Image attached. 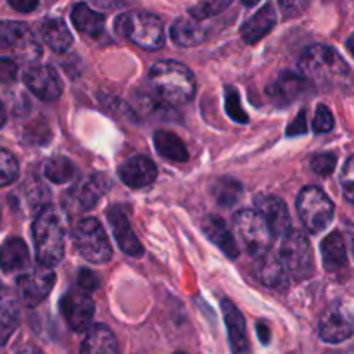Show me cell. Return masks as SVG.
Wrapping results in <instances>:
<instances>
[{
    "mask_svg": "<svg viewBox=\"0 0 354 354\" xmlns=\"http://www.w3.org/2000/svg\"><path fill=\"white\" fill-rule=\"evenodd\" d=\"M149 83L156 99L166 106H183L196 95V78L182 62H156L149 71Z\"/></svg>",
    "mask_w": 354,
    "mask_h": 354,
    "instance_id": "obj_1",
    "label": "cell"
},
{
    "mask_svg": "<svg viewBox=\"0 0 354 354\" xmlns=\"http://www.w3.org/2000/svg\"><path fill=\"white\" fill-rule=\"evenodd\" d=\"M33 242L40 265L54 268L62 261L66 251V227L57 211L45 207L37 214L33 221Z\"/></svg>",
    "mask_w": 354,
    "mask_h": 354,
    "instance_id": "obj_2",
    "label": "cell"
},
{
    "mask_svg": "<svg viewBox=\"0 0 354 354\" xmlns=\"http://www.w3.org/2000/svg\"><path fill=\"white\" fill-rule=\"evenodd\" d=\"M114 31L145 50H158L165 45V24L156 14L124 12L114 21Z\"/></svg>",
    "mask_w": 354,
    "mask_h": 354,
    "instance_id": "obj_3",
    "label": "cell"
},
{
    "mask_svg": "<svg viewBox=\"0 0 354 354\" xmlns=\"http://www.w3.org/2000/svg\"><path fill=\"white\" fill-rule=\"evenodd\" d=\"M301 75L318 82H342L349 76V66L335 48L328 45H310L299 57Z\"/></svg>",
    "mask_w": 354,
    "mask_h": 354,
    "instance_id": "obj_4",
    "label": "cell"
},
{
    "mask_svg": "<svg viewBox=\"0 0 354 354\" xmlns=\"http://www.w3.org/2000/svg\"><path fill=\"white\" fill-rule=\"evenodd\" d=\"M234 230L244 251L252 258H259L270 251L273 241L272 228L259 211H237L234 216Z\"/></svg>",
    "mask_w": 354,
    "mask_h": 354,
    "instance_id": "obj_5",
    "label": "cell"
},
{
    "mask_svg": "<svg viewBox=\"0 0 354 354\" xmlns=\"http://www.w3.org/2000/svg\"><path fill=\"white\" fill-rule=\"evenodd\" d=\"M73 244L76 251L90 263L104 265L113 258L109 239L104 232L102 225L95 218H83L73 227Z\"/></svg>",
    "mask_w": 354,
    "mask_h": 354,
    "instance_id": "obj_6",
    "label": "cell"
},
{
    "mask_svg": "<svg viewBox=\"0 0 354 354\" xmlns=\"http://www.w3.org/2000/svg\"><path fill=\"white\" fill-rule=\"evenodd\" d=\"M297 213L310 234H320L334 218V203L318 187H304L297 196Z\"/></svg>",
    "mask_w": 354,
    "mask_h": 354,
    "instance_id": "obj_7",
    "label": "cell"
},
{
    "mask_svg": "<svg viewBox=\"0 0 354 354\" xmlns=\"http://www.w3.org/2000/svg\"><path fill=\"white\" fill-rule=\"evenodd\" d=\"M280 258H282L289 275H292L294 279L303 280L313 275V249H311L310 241L303 232L292 230L283 235Z\"/></svg>",
    "mask_w": 354,
    "mask_h": 354,
    "instance_id": "obj_8",
    "label": "cell"
},
{
    "mask_svg": "<svg viewBox=\"0 0 354 354\" xmlns=\"http://www.w3.org/2000/svg\"><path fill=\"white\" fill-rule=\"evenodd\" d=\"M111 187V182L102 173H93V175L85 176L78 180L68 192L62 197V206L68 213H85L90 211L100 199L107 189Z\"/></svg>",
    "mask_w": 354,
    "mask_h": 354,
    "instance_id": "obj_9",
    "label": "cell"
},
{
    "mask_svg": "<svg viewBox=\"0 0 354 354\" xmlns=\"http://www.w3.org/2000/svg\"><path fill=\"white\" fill-rule=\"evenodd\" d=\"M0 48H12L26 62H35L41 55L33 31L19 21H0Z\"/></svg>",
    "mask_w": 354,
    "mask_h": 354,
    "instance_id": "obj_10",
    "label": "cell"
},
{
    "mask_svg": "<svg viewBox=\"0 0 354 354\" xmlns=\"http://www.w3.org/2000/svg\"><path fill=\"white\" fill-rule=\"evenodd\" d=\"M61 313L73 332H86L92 327L95 303L83 289H73L61 299Z\"/></svg>",
    "mask_w": 354,
    "mask_h": 354,
    "instance_id": "obj_11",
    "label": "cell"
},
{
    "mask_svg": "<svg viewBox=\"0 0 354 354\" xmlns=\"http://www.w3.org/2000/svg\"><path fill=\"white\" fill-rule=\"evenodd\" d=\"M55 283V273L50 266H44L38 263L37 268L30 270L28 273L17 279V289L19 296L26 306L35 308L50 294L52 287Z\"/></svg>",
    "mask_w": 354,
    "mask_h": 354,
    "instance_id": "obj_12",
    "label": "cell"
},
{
    "mask_svg": "<svg viewBox=\"0 0 354 354\" xmlns=\"http://www.w3.org/2000/svg\"><path fill=\"white\" fill-rule=\"evenodd\" d=\"M318 334L322 341L328 344H341L351 339L354 334V318L351 311L341 303L332 304L322 317Z\"/></svg>",
    "mask_w": 354,
    "mask_h": 354,
    "instance_id": "obj_13",
    "label": "cell"
},
{
    "mask_svg": "<svg viewBox=\"0 0 354 354\" xmlns=\"http://www.w3.org/2000/svg\"><path fill=\"white\" fill-rule=\"evenodd\" d=\"M24 85L40 100L52 102L62 93V80L52 66H30L23 75Z\"/></svg>",
    "mask_w": 354,
    "mask_h": 354,
    "instance_id": "obj_14",
    "label": "cell"
},
{
    "mask_svg": "<svg viewBox=\"0 0 354 354\" xmlns=\"http://www.w3.org/2000/svg\"><path fill=\"white\" fill-rule=\"evenodd\" d=\"M221 311H223V320L227 325L232 354H252L245 320L239 308L230 299H223L221 301Z\"/></svg>",
    "mask_w": 354,
    "mask_h": 354,
    "instance_id": "obj_15",
    "label": "cell"
},
{
    "mask_svg": "<svg viewBox=\"0 0 354 354\" xmlns=\"http://www.w3.org/2000/svg\"><path fill=\"white\" fill-rule=\"evenodd\" d=\"M120 178L124 185L130 189H145V187L152 185L158 176V168L154 162L145 156H131L130 159L123 162L118 169Z\"/></svg>",
    "mask_w": 354,
    "mask_h": 354,
    "instance_id": "obj_16",
    "label": "cell"
},
{
    "mask_svg": "<svg viewBox=\"0 0 354 354\" xmlns=\"http://www.w3.org/2000/svg\"><path fill=\"white\" fill-rule=\"evenodd\" d=\"M107 221H109L111 230H113V235L121 251L124 254L131 256V258H140L144 254V248H142L140 241H138V237L131 230L130 221H128L123 209L118 206L109 207L107 209Z\"/></svg>",
    "mask_w": 354,
    "mask_h": 354,
    "instance_id": "obj_17",
    "label": "cell"
},
{
    "mask_svg": "<svg viewBox=\"0 0 354 354\" xmlns=\"http://www.w3.org/2000/svg\"><path fill=\"white\" fill-rule=\"evenodd\" d=\"M256 211L265 216L272 228L273 237H283L290 228V214L283 199L277 196H258L254 201Z\"/></svg>",
    "mask_w": 354,
    "mask_h": 354,
    "instance_id": "obj_18",
    "label": "cell"
},
{
    "mask_svg": "<svg viewBox=\"0 0 354 354\" xmlns=\"http://www.w3.org/2000/svg\"><path fill=\"white\" fill-rule=\"evenodd\" d=\"M254 275L263 286L270 289H286L289 286V272L283 265L280 254L265 252L254 265Z\"/></svg>",
    "mask_w": 354,
    "mask_h": 354,
    "instance_id": "obj_19",
    "label": "cell"
},
{
    "mask_svg": "<svg viewBox=\"0 0 354 354\" xmlns=\"http://www.w3.org/2000/svg\"><path fill=\"white\" fill-rule=\"evenodd\" d=\"M304 85H306V76L286 71L273 80L272 85L266 88V93L275 104L286 106L294 102L304 92Z\"/></svg>",
    "mask_w": 354,
    "mask_h": 354,
    "instance_id": "obj_20",
    "label": "cell"
},
{
    "mask_svg": "<svg viewBox=\"0 0 354 354\" xmlns=\"http://www.w3.org/2000/svg\"><path fill=\"white\" fill-rule=\"evenodd\" d=\"M21 308L16 294L7 287H0V346H6L19 327Z\"/></svg>",
    "mask_w": 354,
    "mask_h": 354,
    "instance_id": "obj_21",
    "label": "cell"
},
{
    "mask_svg": "<svg viewBox=\"0 0 354 354\" xmlns=\"http://www.w3.org/2000/svg\"><path fill=\"white\" fill-rule=\"evenodd\" d=\"M80 354H121L116 335L106 325H92L85 332Z\"/></svg>",
    "mask_w": 354,
    "mask_h": 354,
    "instance_id": "obj_22",
    "label": "cell"
},
{
    "mask_svg": "<svg viewBox=\"0 0 354 354\" xmlns=\"http://www.w3.org/2000/svg\"><path fill=\"white\" fill-rule=\"evenodd\" d=\"M277 24V12L273 3H265L252 17H249L241 28V35L245 44H258Z\"/></svg>",
    "mask_w": 354,
    "mask_h": 354,
    "instance_id": "obj_23",
    "label": "cell"
},
{
    "mask_svg": "<svg viewBox=\"0 0 354 354\" xmlns=\"http://www.w3.org/2000/svg\"><path fill=\"white\" fill-rule=\"evenodd\" d=\"M203 232L216 248H220L230 259H235L239 256V245L235 237L232 235L230 228L227 227L221 218L218 216H206L203 221Z\"/></svg>",
    "mask_w": 354,
    "mask_h": 354,
    "instance_id": "obj_24",
    "label": "cell"
},
{
    "mask_svg": "<svg viewBox=\"0 0 354 354\" xmlns=\"http://www.w3.org/2000/svg\"><path fill=\"white\" fill-rule=\"evenodd\" d=\"M30 265V251L24 241L12 237L0 245V270L6 273L23 272Z\"/></svg>",
    "mask_w": 354,
    "mask_h": 354,
    "instance_id": "obj_25",
    "label": "cell"
},
{
    "mask_svg": "<svg viewBox=\"0 0 354 354\" xmlns=\"http://www.w3.org/2000/svg\"><path fill=\"white\" fill-rule=\"evenodd\" d=\"M41 40L57 54H64L71 48L73 35L68 30V24L61 17H48L40 24Z\"/></svg>",
    "mask_w": 354,
    "mask_h": 354,
    "instance_id": "obj_26",
    "label": "cell"
},
{
    "mask_svg": "<svg viewBox=\"0 0 354 354\" xmlns=\"http://www.w3.org/2000/svg\"><path fill=\"white\" fill-rule=\"evenodd\" d=\"M171 38L180 47H196L203 44L206 38V30L201 26L199 19L196 17H180L171 26Z\"/></svg>",
    "mask_w": 354,
    "mask_h": 354,
    "instance_id": "obj_27",
    "label": "cell"
},
{
    "mask_svg": "<svg viewBox=\"0 0 354 354\" xmlns=\"http://www.w3.org/2000/svg\"><path fill=\"white\" fill-rule=\"evenodd\" d=\"M71 21L75 24L76 30L83 35L97 38L104 31L106 26V17L104 14L97 12V10L90 9L86 3H76L71 10Z\"/></svg>",
    "mask_w": 354,
    "mask_h": 354,
    "instance_id": "obj_28",
    "label": "cell"
},
{
    "mask_svg": "<svg viewBox=\"0 0 354 354\" xmlns=\"http://www.w3.org/2000/svg\"><path fill=\"white\" fill-rule=\"evenodd\" d=\"M154 147L159 156L173 162L189 161V151L178 135L168 130H158L154 133Z\"/></svg>",
    "mask_w": 354,
    "mask_h": 354,
    "instance_id": "obj_29",
    "label": "cell"
},
{
    "mask_svg": "<svg viewBox=\"0 0 354 354\" xmlns=\"http://www.w3.org/2000/svg\"><path fill=\"white\" fill-rule=\"evenodd\" d=\"M322 258L328 272H337L348 265V251H346L344 239L339 232H332L322 242Z\"/></svg>",
    "mask_w": 354,
    "mask_h": 354,
    "instance_id": "obj_30",
    "label": "cell"
},
{
    "mask_svg": "<svg viewBox=\"0 0 354 354\" xmlns=\"http://www.w3.org/2000/svg\"><path fill=\"white\" fill-rule=\"evenodd\" d=\"M45 176L54 183H66L76 176V168L64 156H55L45 162Z\"/></svg>",
    "mask_w": 354,
    "mask_h": 354,
    "instance_id": "obj_31",
    "label": "cell"
},
{
    "mask_svg": "<svg viewBox=\"0 0 354 354\" xmlns=\"http://www.w3.org/2000/svg\"><path fill=\"white\" fill-rule=\"evenodd\" d=\"M213 196L221 206L230 207L241 199L242 196V185L237 182V180L232 178H221L214 183L213 187Z\"/></svg>",
    "mask_w": 354,
    "mask_h": 354,
    "instance_id": "obj_32",
    "label": "cell"
},
{
    "mask_svg": "<svg viewBox=\"0 0 354 354\" xmlns=\"http://www.w3.org/2000/svg\"><path fill=\"white\" fill-rule=\"evenodd\" d=\"M19 175V162L7 149H0V187H7Z\"/></svg>",
    "mask_w": 354,
    "mask_h": 354,
    "instance_id": "obj_33",
    "label": "cell"
},
{
    "mask_svg": "<svg viewBox=\"0 0 354 354\" xmlns=\"http://www.w3.org/2000/svg\"><path fill=\"white\" fill-rule=\"evenodd\" d=\"M234 2V0H201L199 3L190 9V16L196 17V19H206V17H213L216 14L223 12L225 9H228V6Z\"/></svg>",
    "mask_w": 354,
    "mask_h": 354,
    "instance_id": "obj_34",
    "label": "cell"
},
{
    "mask_svg": "<svg viewBox=\"0 0 354 354\" xmlns=\"http://www.w3.org/2000/svg\"><path fill=\"white\" fill-rule=\"evenodd\" d=\"M225 107H227V114L237 123H248L249 116L245 114V111L242 109L241 97L239 92L234 86H227L225 88Z\"/></svg>",
    "mask_w": 354,
    "mask_h": 354,
    "instance_id": "obj_35",
    "label": "cell"
},
{
    "mask_svg": "<svg viewBox=\"0 0 354 354\" xmlns=\"http://www.w3.org/2000/svg\"><path fill=\"white\" fill-rule=\"evenodd\" d=\"M335 165H337V158L330 152H324V154H317L311 159V169L320 176H330L334 173Z\"/></svg>",
    "mask_w": 354,
    "mask_h": 354,
    "instance_id": "obj_36",
    "label": "cell"
},
{
    "mask_svg": "<svg viewBox=\"0 0 354 354\" xmlns=\"http://www.w3.org/2000/svg\"><path fill=\"white\" fill-rule=\"evenodd\" d=\"M334 128V114L330 113L327 106L320 104L317 107V113H315V120H313V130L317 133H327Z\"/></svg>",
    "mask_w": 354,
    "mask_h": 354,
    "instance_id": "obj_37",
    "label": "cell"
},
{
    "mask_svg": "<svg viewBox=\"0 0 354 354\" xmlns=\"http://www.w3.org/2000/svg\"><path fill=\"white\" fill-rule=\"evenodd\" d=\"M341 185L346 199L354 204V156H351V158L346 161L344 169H342L341 175Z\"/></svg>",
    "mask_w": 354,
    "mask_h": 354,
    "instance_id": "obj_38",
    "label": "cell"
},
{
    "mask_svg": "<svg viewBox=\"0 0 354 354\" xmlns=\"http://www.w3.org/2000/svg\"><path fill=\"white\" fill-rule=\"evenodd\" d=\"M280 9L286 17H297L310 7L311 0H279Z\"/></svg>",
    "mask_w": 354,
    "mask_h": 354,
    "instance_id": "obj_39",
    "label": "cell"
},
{
    "mask_svg": "<svg viewBox=\"0 0 354 354\" xmlns=\"http://www.w3.org/2000/svg\"><path fill=\"white\" fill-rule=\"evenodd\" d=\"M100 286L99 277L95 275L90 270H80L78 273V287L80 289L86 290V292H92V290H97Z\"/></svg>",
    "mask_w": 354,
    "mask_h": 354,
    "instance_id": "obj_40",
    "label": "cell"
},
{
    "mask_svg": "<svg viewBox=\"0 0 354 354\" xmlns=\"http://www.w3.org/2000/svg\"><path fill=\"white\" fill-rule=\"evenodd\" d=\"M17 76V64L12 59L0 57V83H12Z\"/></svg>",
    "mask_w": 354,
    "mask_h": 354,
    "instance_id": "obj_41",
    "label": "cell"
},
{
    "mask_svg": "<svg viewBox=\"0 0 354 354\" xmlns=\"http://www.w3.org/2000/svg\"><path fill=\"white\" fill-rule=\"evenodd\" d=\"M304 131H306V113L301 111L296 120L292 121V124L287 128V135L289 137H296V135H303Z\"/></svg>",
    "mask_w": 354,
    "mask_h": 354,
    "instance_id": "obj_42",
    "label": "cell"
},
{
    "mask_svg": "<svg viewBox=\"0 0 354 354\" xmlns=\"http://www.w3.org/2000/svg\"><path fill=\"white\" fill-rule=\"evenodd\" d=\"M7 2L17 12H33L38 3H40V0H7Z\"/></svg>",
    "mask_w": 354,
    "mask_h": 354,
    "instance_id": "obj_43",
    "label": "cell"
},
{
    "mask_svg": "<svg viewBox=\"0 0 354 354\" xmlns=\"http://www.w3.org/2000/svg\"><path fill=\"white\" fill-rule=\"evenodd\" d=\"M258 335H259V341L263 342V344H268L270 342V328L266 324H258Z\"/></svg>",
    "mask_w": 354,
    "mask_h": 354,
    "instance_id": "obj_44",
    "label": "cell"
},
{
    "mask_svg": "<svg viewBox=\"0 0 354 354\" xmlns=\"http://www.w3.org/2000/svg\"><path fill=\"white\" fill-rule=\"evenodd\" d=\"M17 354H44V353H41L40 349L37 348V346L26 344V346H23V348H21L19 351H17Z\"/></svg>",
    "mask_w": 354,
    "mask_h": 354,
    "instance_id": "obj_45",
    "label": "cell"
},
{
    "mask_svg": "<svg viewBox=\"0 0 354 354\" xmlns=\"http://www.w3.org/2000/svg\"><path fill=\"white\" fill-rule=\"evenodd\" d=\"M6 124V107H3L2 100H0V128Z\"/></svg>",
    "mask_w": 354,
    "mask_h": 354,
    "instance_id": "obj_46",
    "label": "cell"
},
{
    "mask_svg": "<svg viewBox=\"0 0 354 354\" xmlns=\"http://www.w3.org/2000/svg\"><path fill=\"white\" fill-rule=\"evenodd\" d=\"M348 48H349V52H351L353 57H354V33L348 38Z\"/></svg>",
    "mask_w": 354,
    "mask_h": 354,
    "instance_id": "obj_47",
    "label": "cell"
},
{
    "mask_svg": "<svg viewBox=\"0 0 354 354\" xmlns=\"http://www.w3.org/2000/svg\"><path fill=\"white\" fill-rule=\"evenodd\" d=\"M242 2H244V6L251 7V6H256V3H258L259 0H242Z\"/></svg>",
    "mask_w": 354,
    "mask_h": 354,
    "instance_id": "obj_48",
    "label": "cell"
},
{
    "mask_svg": "<svg viewBox=\"0 0 354 354\" xmlns=\"http://www.w3.org/2000/svg\"><path fill=\"white\" fill-rule=\"evenodd\" d=\"M175 354H187V353H175Z\"/></svg>",
    "mask_w": 354,
    "mask_h": 354,
    "instance_id": "obj_49",
    "label": "cell"
},
{
    "mask_svg": "<svg viewBox=\"0 0 354 354\" xmlns=\"http://www.w3.org/2000/svg\"><path fill=\"white\" fill-rule=\"evenodd\" d=\"M353 252H354V248H353Z\"/></svg>",
    "mask_w": 354,
    "mask_h": 354,
    "instance_id": "obj_50",
    "label": "cell"
}]
</instances>
